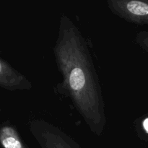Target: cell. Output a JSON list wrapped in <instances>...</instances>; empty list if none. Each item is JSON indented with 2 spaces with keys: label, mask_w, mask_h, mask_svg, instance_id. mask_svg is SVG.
<instances>
[{
  "label": "cell",
  "mask_w": 148,
  "mask_h": 148,
  "mask_svg": "<svg viewBox=\"0 0 148 148\" xmlns=\"http://www.w3.org/2000/svg\"><path fill=\"white\" fill-rule=\"evenodd\" d=\"M113 14L134 24L148 25V0H108Z\"/></svg>",
  "instance_id": "3"
},
{
  "label": "cell",
  "mask_w": 148,
  "mask_h": 148,
  "mask_svg": "<svg viewBox=\"0 0 148 148\" xmlns=\"http://www.w3.org/2000/svg\"><path fill=\"white\" fill-rule=\"evenodd\" d=\"M28 128L40 148H83L60 127L46 120H30Z\"/></svg>",
  "instance_id": "2"
},
{
  "label": "cell",
  "mask_w": 148,
  "mask_h": 148,
  "mask_svg": "<svg viewBox=\"0 0 148 148\" xmlns=\"http://www.w3.org/2000/svg\"><path fill=\"white\" fill-rule=\"evenodd\" d=\"M134 41L137 46L148 53V31L142 30L136 34Z\"/></svg>",
  "instance_id": "7"
},
{
  "label": "cell",
  "mask_w": 148,
  "mask_h": 148,
  "mask_svg": "<svg viewBox=\"0 0 148 148\" xmlns=\"http://www.w3.org/2000/svg\"><path fill=\"white\" fill-rule=\"evenodd\" d=\"M0 87L10 91L27 90L33 87L25 75L0 57Z\"/></svg>",
  "instance_id": "4"
},
{
  "label": "cell",
  "mask_w": 148,
  "mask_h": 148,
  "mask_svg": "<svg viewBox=\"0 0 148 148\" xmlns=\"http://www.w3.org/2000/svg\"><path fill=\"white\" fill-rule=\"evenodd\" d=\"M53 53L63 78L59 88L70 98L91 132L101 136L106 116L98 74L85 38L65 14L60 16Z\"/></svg>",
  "instance_id": "1"
},
{
  "label": "cell",
  "mask_w": 148,
  "mask_h": 148,
  "mask_svg": "<svg viewBox=\"0 0 148 148\" xmlns=\"http://www.w3.org/2000/svg\"><path fill=\"white\" fill-rule=\"evenodd\" d=\"M0 146L2 148H30L21 138L17 128L8 121L0 125Z\"/></svg>",
  "instance_id": "5"
},
{
  "label": "cell",
  "mask_w": 148,
  "mask_h": 148,
  "mask_svg": "<svg viewBox=\"0 0 148 148\" xmlns=\"http://www.w3.org/2000/svg\"><path fill=\"white\" fill-rule=\"evenodd\" d=\"M135 130L140 140L148 143V113L134 121Z\"/></svg>",
  "instance_id": "6"
}]
</instances>
